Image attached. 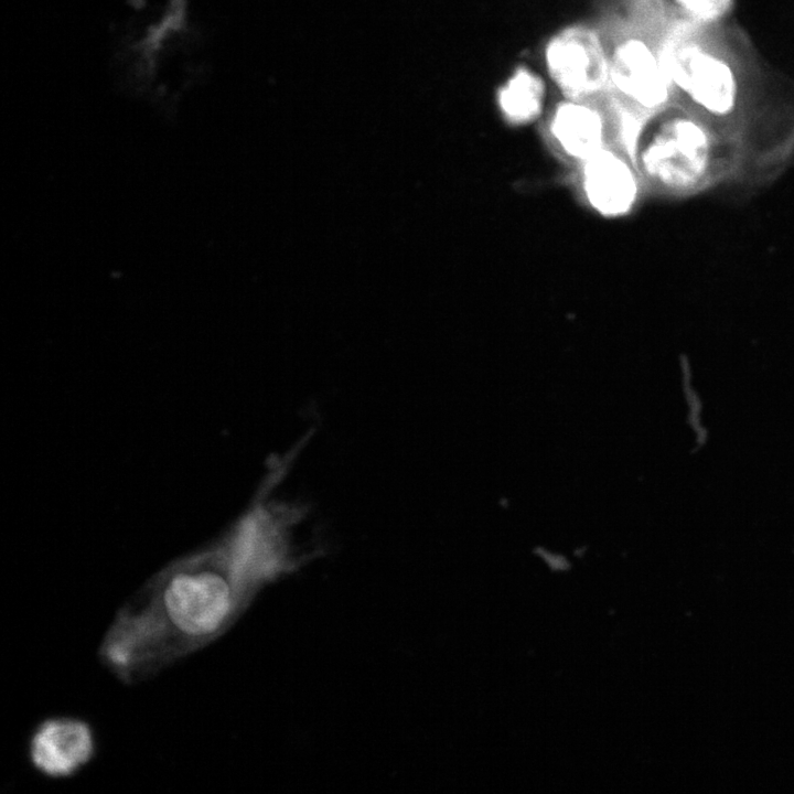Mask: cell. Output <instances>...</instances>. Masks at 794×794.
Here are the masks:
<instances>
[{
  "instance_id": "obj_1",
  "label": "cell",
  "mask_w": 794,
  "mask_h": 794,
  "mask_svg": "<svg viewBox=\"0 0 794 794\" xmlns=\"http://www.w3.org/2000/svg\"><path fill=\"white\" fill-rule=\"evenodd\" d=\"M305 513L264 489L223 536L169 564L127 600L99 661L135 684L213 643L261 588L301 565L294 534Z\"/></svg>"
},
{
  "instance_id": "obj_2",
  "label": "cell",
  "mask_w": 794,
  "mask_h": 794,
  "mask_svg": "<svg viewBox=\"0 0 794 794\" xmlns=\"http://www.w3.org/2000/svg\"><path fill=\"white\" fill-rule=\"evenodd\" d=\"M635 167L652 186L686 193L702 185L712 171L707 131L695 120L673 116L643 131L635 146Z\"/></svg>"
},
{
  "instance_id": "obj_3",
  "label": "cell",
  "mask_w": 794,
  "mask_h": 794,
  "mask_svg": "<svg viewBox=\"0 0 794 794\" xmlns=\"http://www.w3.org/2000/svg\"><path fill=\"white\" fill-rule=\"evenodd\" d=\"M94 727L75 716H53L34 726L26 743L31 766L50 779L78 774L96 757Z\"/></svg>"
},
{
  "instance_id": "obj_4",
  "label": "cell",
  "mask_w": 794,
  "mask_h": 794,
  "mask_svg": "<svg viewBox=\"0 0 794 794\" xmlns=\"http://www.w3.org/2000/svg\"><path fill=\"white\" fill-rule=\"evenodd\" d=\"M546 67L566 97H591L609 81L608 53L599 37L582 26L556 34L545 50Z\"/></svg>"
},
{
  "instance_id": "obj_5",
  "label": "cell",
  "mask_w": 794,
  "mask_h": 794,
  "mask_svg": "<svg viewBox=\"0 0 794 794\" xmlns=\"http://www.w3.org/2000/svg\"><path fill=\"white\" fill-rule=\"evenodd\" d=\"M579 165L580 191L594 212L613 218L633 210L640 194V175L626 154L608 146Z\"/></svg>"
},
{
  "instance_id": "obj_6",
  "label": "cell",
  "mask_w": 794,
  "mask_h": 794,
  "mask_svg": "<svg viewBox=\"0 0 794 794\" xmlns=\"http://www.w3.org/2000/svg\"><path fill=\"white\" fill-rule=\"evenodd\" d=\"M668 79L698 105L723 115L736 99V82L729 66L695 45L675 47L663 62Z\"/></svg>"
},
{
  "instance_id": "obj_7",
  "label": "cell",
  "mask_w": 794,
  "mask_h": 794,
  "mask_svg": "<svg viewBox=\"0 0 794 794\" xmlns=\"http://www.w3.org/2000/svg\"><path fill=\"white\" fill-rule=\"evenodd\" d=\"M609 81L624 99L654 109L668 96V76L663 62L639 37H623L608 53Z\"/></svg>"
},
{
  "instance_id": "obj_8",
  "label": "cell",
  "mask_w": 794,
  "mask_h": 794,
  "mask_svg": "<svg viewBox=\"0 0 794 794\" xmlns=\"http://www.w3.org/2000/svg\"><path fill=\"white\" fill-rule=\"evenodd\" d=\"M547 138L565 159L578 164L609 143V121L591 97H566L549 112Z\"/></svg>"
},
{
  "instance_id": "obj_9",
  "label": "cell",
  "mask_w": 794,
  "mask_h": 794,
  "mask_svg": "<svg viewBox=\"0 0 794 794\" xmlns=\"http://www.w3.org/2000/svg\"><path fill=\"white\" fill-rule=\"evenodd\" d=\"M544 99V82L528 68L515 71L497 96L503 116L514 125L528 124L536 119L541 112Z\"/></svg>"
},
{
  "instance_id": "obj_10",
  "label": "cell",
  "mask_w": 794,
  "mask_h": 794,
  "mask_svg": "<svg viewBox=\"0 0 794 794\" xmlns=\"http://www.w3.org/2000/svg\"><path fill=\"white\" fill-rule=\"evenodd\" d=\"M686 10L700 18H712L723 11L729 0H677Z\"/></svg>"
}]
</instances>
